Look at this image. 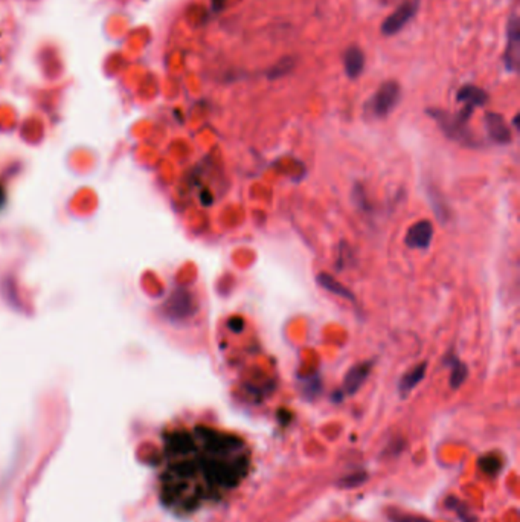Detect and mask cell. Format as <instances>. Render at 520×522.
Instances as JSON below:
<instances>
[{"label": "cell", "instance_id": "obj_1", "mask_svg": "<svg viewBox=\"0 0 520 522\" xmlns=\"http://www.w3.org/2000/svg\"><path fill=\"white\" fill-rule=\"evenodd\" d=\"M241 441L210 429L174 432L164 444L160 463V498L174 510H193L217 490L240 481Z\"/></svg>", "mask_w": 520, "mask_h": 522}, {"label": "cell", "instance_id": "obj_2", "mask_svg": "<svg viewBox=\"0 0 520 522\" xmlns=\"http://www.w3.org/2000/svg\"><path fill=\"white\" fill-rule=\"evenodd\" d=\"M473 110L475 109L466 106L455 117L441 110H432L430 113L432 117L438 121V124L449 138L462 142V144H467L470 147H475L476 146L475 139H473V135L467 130V122Z\"/></svg>", "mask_w": 520, "mask_h": 522}, {"label": "cell", "instance_id": "obj_3", "mask_svg": "<svg viewBox=\"0 0 520 522\" xmlns=\"http://www.w3.org/2000/svg\"><path fill=\"white\" fill-rule=\"evenodd\" d=\"M401 89L397 81H386L375 92L371 100V112L375 118H385L397 107L400 101Z\"/></svg>", "mask_w": 520, "mask_h": 522}, {"label": "cell", "instance_id": "obj_4", "mask_svg": "<svg viewBox=\"0 0 520 522\" xmlns=\"http://www.w3.org/2000/svg\"><path fill=\"white\" fill-rule=\"evenodd\" d=\"M418 5H420L418 0H408V2H404L397 8L389 17L385 18V22L382 25L383 35L391 37L399 31H401L403 28L408 25L411 18L417 14Z\"/></svg>", "mask_w": 520, "mask_h": 522}, {"label": "cell", "instance_id": "obj_5", "mask_svg": "<svg viewBox=\"0 0 520 522\" xmlns=\"http://www.w3.org/2000/svg\"><path fill=\"white\" fill-rule=\"evenodd\" d=\"M433 240V225L429 220H420L406 232V246L411 249H428Z\"/></svg>", "mask_w": 520, "mask_h": 522}, {"label": "cell", "instance_id": "obj_6", "mask_svg": "<svg viewBox=\"0 0 520 522\" xmlns=\"http://www.w3.org/2000/svg\"><path fill=\"white\" fill-rule=\"evenodd\" d=\"M371 368L373 362L371 360H366V362H361L348 369V373L344 379V390L348 396H354L358 390H361L368 376L371 373Z\"/></svg>", "mask_w": 520, "mask_h": 522}, {"label": "cell", "instance_id": "obj_7", "mask_svg": "<svg viewBox=\"0 0 520 522\" xmlns=\"http://www.w3.org/2000/svg\"><path fill=\"white\" fill-rule=\"evenodd\" d=\"M485 126L490 138L497 142V144H508V142H512V131H509L505 119L499 113H487Z\"/></svg>", "mask_w": 520, "mask_h": 522}, {"label": "cell", "instance_id": "obj_8", "mask_svg": "<svg viewBox=\"0 0 520 522\" xmlns=\"http://www.w3.org/2000/svg\"><path fill=\"white\" fill-rule=\"evenodd\" d=\"M519 47H520V31H519V20L517 17H513L512 22L508 25V45L505 61L507 68L509 71H516L519 63Z\"/></svg>", "mask_w": 520, "mask_h": 522}, {"label": "cell", "instance_id": "obj_9", "mask_svg": "<svg viewBox=\"0 0 520 522\" xmlns=\"http://www.w3.org/2000/svg\"><path fill=\"white\" fill-rule=\"evenodd\" d=\"M344 66L345 72L349 78H357L358 75L363 72L365 68V54L357 46L348 47L344 55Z\"/></svg>", "mask_w": 520, "mask_h": 522}, {"label": "cell", "instance_id": "obj_10", "mask_svg": "<svg viewBox=\"0 0 520 522\" xmlns=\"http://www.w3.org/2000/svg\"><path fill=\"white\" fill-rule=\"evenodd\" d=\"M425 369H428V362H423L417 367H413L412 369H409V372L401 377V381L399 384V391L401 397H406L418 386V384L425 376Z\"/></svg>", "mask_w": 520, "mask_h": 522}, {"label": "cell", "instance_id": "obj_11", "mask_svg": "<svg viewBox=\"0 0 520 522\" xmlns=\"http://www.w3.org/2000/svg\"><path fill=\"white\" fill-rule=\"evenodd\" d=\"M318 284L320 287H322L324 290L333 293V295H337V297H342L345 299H349V301H354L356 297L354 293L349 290L348 287H345L342 283L337 281L334 277H331L329 273H319L318 275Z\"/></svg>", "mask_w": 520, "mask_h": 522}, {"label": "cell", "instance_id": "obj_12", "mask_svg": "<svg viewBox=\"0 0 520 522\" xmlns=\"http://www.w3.org/2000/svg\"><path fill=\"white\" fill-rule=\"evenodd\" d=\"M487 100H488L487 93L476 86H464L458 92V101L464 102L467 107L471 109L484 106Z\"/></svg>", "mask_w": 520, "mask_h": 522}, {"label": "cell", "instance_id": "obj_13", "mask_svg": "<svg viewBox=\"0 0 520 522\" xmlns=\"http://www.w3.org/2000/svg\"><path fill=\"white\" fill-rule=\"evenodd\" d=\"M446 506L452 510L456 511V515L461 518L462 522H478V519L473 516L471 511L468 510V507L464 504V502L450 497L447 501H446Z\"/></svg>", "mask_w": 520, "mask_h": 522}, {"label": "cell", "instance_id": "obj_14", "mask_svg": "<svg viewBox=\"0 0 520 522\" xmlns=\"http://www.w3.org/2000/svg\"><path fill=\"white\" fill-rule=\"evenodd\" d=\"M467 376H468L467 367L464 364H462L461 360H458V359L453 360L452 376H450V385H452V388H459L462 384L466 382Z\"/></svg>", "mask_w": 520, "mask_h": 522}, {"label": "cell", "instance_id": "obj_15", "mask_svg": "<svg viewBox=\"0 0 520 522\" xmlns=\"http://www.w3.org/2000/svg\"><path fill=\"white\" fill-rule=\"evenodd\" d=\"M293 68H295V60L293 59H282L277 64H273L269 69V77L272 80L281 78L284 75H287Z\"/></svg>", "mask_w": 520, "mask_h": 522}, {"label": "cell", "instance_id": "obj_16", "mask_svg": "<svg viewBox=\"0 0 520 522\" xmlns=\"http://www.w3.org/2000/svg\"><path fill=\"white\" fill-rule=\"evenodd\" d=\"M387 518L391 522H432L428 518L415 514H406L403 510H389L387 511Z\"/></svg>", "mask_w": 520, "mask_h": 522}, {"label": "cell", "instance_id": "obj_17", "mask_svg": "<svg viewBox=\"0 0 520 522\" xmlns=\"http://www.w3.org/2000/svg\"><path fill=\"white\" fill-rule=\"evenodd\" d=\"M479 466L485 473L490 475H496V473L502 468V461H500L496 455H485L479 460Z\"/></svg>", "mask_w": 520, "mask_h": 522}, {"label": "cell", "instance_id": "obj_18", "mask_svg": "<svg viewBox=\"0 0 520 522\" xmlns=\"http://www.w3.org/2000/svg\"><path fill=\"white\" fill-rule=\"evenodd\" d=\"M368 480V475L365 472H358V473H353V475L345 477L339 481V486L342 489H354L357 486H361L365 481Z\"/></svg>", "mask_w": 520, "mask_h": 522}, {"label": "cell", "instance_id": "obj_19", "mask_svg": "<svg viewBox=\"0 0 520 522\" xmlns=\"http://www.w3.org/2000/svg\"><path fill=\"white\" fill-rule=\"evenodd\" d=\"M235 324H232V322H229V327L235 331V333H240V331L243 330V319H238V318H234L232 319Z\"/></svg>", "mask_w": 520, "mask_h": 522}]
</instances>
